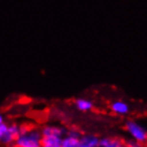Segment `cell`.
I'll use <instances>...</instances> for the list:
<instances>
[{
  "instance_id": "7a4b0ae2",
  "label": "cell",
  "mask_w": 147,
  "mask_h": 147,
  "mask_svg": "<svg viewBox=\"0 0 147 147\" xmlns=\"http://www.w3.org/2000/svg\"><path fill=\"white\" fill-rule=\"evenodd\" d=\"M124 128L129 133V136L132 138V140L136 141L141 144L147 142V130L138 121L128 119L125 121Z\"/></svg>"
},
{
  "instance_id": "6da1fadb",
  "label": "cell",
  "mask_w": 147,
  "mask_h": 147,
  "mask_svg": "<svg viewBox=\"0 0 147 147\" xmlns=\"http://www.w3.org/2000/svg\"><path fill=\"white\" fill-rule=\"evenodd\" d=\"M12 147H42V132L34 127L20 126V133Z\"/></svg>"
},
{
  "instance_id": "5b68a950",
  "label": "cell",
  "mask_w": 147,
  "mask_h": 147,
  "mask_svg": "<svg viewBox=\"0 0 147 147\" xmlns=\"http://www.w3.org/2000/svg\"><path fill=\"white\" fill-rule=\"evenodd\" d=\"M100 139L93 134H83L79 139L80 147H99Z\"/></svg>"
},
{
  "instance_id": "30bf717a",
  "label": "cell",
  "mask_w": 147,
  "mask_h": 147,
  "mask_svg": "<svg viewBox=\"0 0 147 147\" xmlns=\"http://www.w3.org/2000/svg\"><path fill=\"white\" fill-rule=\"evenodd\" d=\"M79 139L78 136H73L65 134V136L62 140V146L61 147H80L79 144Z\"/></svg>"
},
{
  "instance_id": "8fae6325",
  "label": "cell",
  "mask_w": 147,
  "mask_h": 147,
  "mask_svg": "<svg viewBox=\"0 0 147 147\" xmlns=\"http://www.w3.org/2000/svg\"><path fill=\"white\" fill-rule=\"evenodd\" d=\"M7 127H9V125H7L5 121L2 123V124H0V143H1V140H2L4 133H5V131H7Z\"/></svg>"
},
{
  "instance_id": "8992f818",
  "label": "cell",
  "mask_w": 147,
  "mask_h": 147,
  "mask_svg": "<svg viewBox=\"0 0 147 147\" xmlns=\"http://www.w3.org/2000/svg\"><path fill=\"white\" fill-rule=\"evenodd\" d=\"M63 136H42V147H61Z\"/></svg>"
},
{
  "instance_id": "9c48e42d",
  "label": "cell",
  "mask_w": 147,
  "mask_h": 147,
  "mask_svg": "<svg viewBox=\"0 0 147 147\" xmlns=\"http://www.w3.org/2000/svg\"><path fill=\"white\" fill-rule=\"evenodd\" d=\"M75 107L81 112H88L94 108V103L86 98H77L75 100Z\"/></svg>"
},
{
  "instance_id": "4fadbf2b",
  "label": "cell",
  "mask_w": 147,
  "mask_h": 147,
  "mask_svg": "<svg viewBox=\"0 0 147 147\" xmlns=\"http://www.w3.org/2000/svg\"><path fill=\"white\" fill-rule=\"evenodd\" d=\"M125 147H129V146H127V145H126V144H125Z\"/></svg>"
},
{
  "instance_id": "7c38bea8",
  "label": "cell",
  "mask_w": 147,
  "mask_h": 147,
  "mask_svg": "<svg viewBox=\"0 0 147 147\" xmlns=\"http://www.w3.org/2000/svg\"><path fill=\"white\" fill-rule=\"evenodd\" d=\"M2 123H4V116L2 113H0V124H2Z\"/></svg>"
},
{
  "instance_id": "52a82bcc",
  "label": "cell",
  "mask_w": 147,
  "mask_h": 147,
  "mask_svg": "<svg viewBox=\"0 0 147 147\" xmlns=\"http://www.w3.org/2000/svg\"><path fill=\"white\" fill-rule=\"evenodd\" d=\"M99 147H125V142L117 136H114V138L107 136V138L100 139Z\"/></svg>"
},
{
  "instance_id": "ba28073f",
  "label": "cell",
  "mask_w": 147,
  "mask_h": 147,
  "mask_svg": "<svg viewBox=\"0 0 147 147\" xmlns=\"http://www.w3.org/2000/svg\"><path fill=\"white\" fill-rule=\"evenodd\" d=\"M42 136H63L66 134V130L58 126H45L40 129Z\"/></svg>"
},
{
  "instance_id": "3957f363",
  "label": "cell",
  "mask_w": 147,
  "mask_h": 147,
  "mask_svg": "<svg viewBox=\"0 0 147 147\" xmlns=\"http://www.w3.org/2000/svg\"><path fill=\"white\" fill-rule=\"evenodd\" d=\"M19 133H20V125H17V124L9 125L0 144L7 147H12L15 140H16V138L19 136Z\"/></svg>"
},
{
  "instance_id": "277c9868",
  "label": "cell",
  "mask_w": 147,
  "mask_h": 147,
  "mask_svg": "<svg viewBox=\"0 0 147 147\" xmlns=\"http://www.w3.org/2000/svg\"><path fill=\"white\" fill-rule=\"evenodd\" d=\"M110 110L111 112H113L116 115L124 116V115H127L130 112V107L125 101L116 100V101H113V102L110 103Z\"/></svg>"
}]
</instances>
